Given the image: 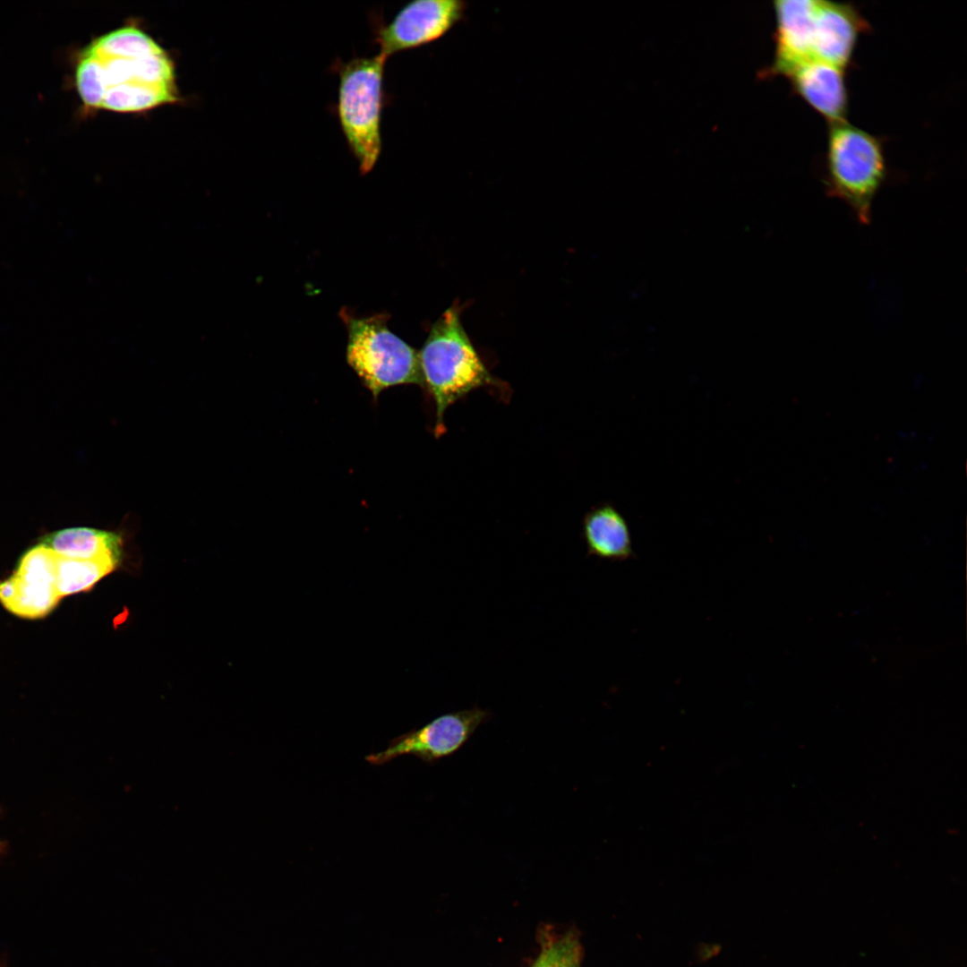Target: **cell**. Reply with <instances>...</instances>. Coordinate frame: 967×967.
<instances>
[{
	"label": "cell",
	"mask_w": 967,
	"mask_h": 967,
	"mask_svg": "<svg viewBox=\"0 0 967 967\" xmlns=\"http://www.w3.org/2000/svg\"><path fill=\"white\" fill-rule=\"evenodd\" d=\"M75 86L84 106L138 113L179 100L168 53L134 25L109 31L79 55Z\"/></svg>",
	"instance_id": "cell-1"
},
{
	"label": "cell",
	"mask_w": 967,
	"mask_h": 967,
	"mask_svg": "<svg viewBox=\"0 0 967 967\" xmlns=\"http://www.w3.org/2000/svg\"><path fill=\"white\" fill-rule=\"evenodd\" d=\"M418 355L424 387L435 405L434 435L440 437L451 405L476 389L496 386L498 381L478 355L455 307L433 324Z\"/></svg>",
	"instance_id": "cell-2"
},
{
	"label": "cell",
	"mask_w": 967,
	"mask_h": 967,
	"mask_svg": "<svg viewBox=\"0 0 967 967\" xmlns=\"http://www.w3.org/2000/svg\"><path fill=\"white\" fill-rule=\"evenodd\" d=\"M825 169L826 193L843 201L861 224H869L873 200L886 176L881 140L846 121L829 124Z\"/></svg>",
	"instance_id": "cell-3"
},
{
	"label": "cell",
	"mask_w": 967,
	"mask_h": 967,
	"mask_svg": "<svg viewBox=\"0 0 967 967\" xmlns=\"http://www.w3.org/2000/svg\"><path fill=\"white\" fill-rule=\"evenodd\" d=\"M387 57H355L338 65V116L360 172L375 166L381 150L382 81Z\"/></svg>",
	"instance_id": "cell-4"
},
{
	"label": "cell",
	"mask_w": 967,
	"mask_h": 967,
	"mask_svg": "<svg viewBox=\"0 0 967 967\" xmlns=\"http://www.w3.org/2000/svg\"><path fill=\"white\" fill-rule=\"evenodd\" d=\"M347 361L373 398L386 389L424 387L419 355L391 332L384 316L349 318Z\"/></svg>",
	"instance_id": "cell-5"
},
{
	"label": "cell",
	"mask_w": 967,
	"mask_h": 967,
	"mask_svg": "<svg viewBox=\"0 0 967 967\" xmlns=\"http://www.w3.org/2000/svg\"><path fill=\"white\" fill-rule=\"evenodd\" d=\"M491 717L489 710L477 706L442 715L425 726L392 740L386 749L368 755L366 760L382 765L399 756L413 755L432 764L460 749Z\"/></svg>",
	"instance_id": "cell-6"
},
{
	"label": "cell",
	"mask_w": 967,
	"mask_h": 967,
	"mask_svg": "<svg viewBox=\"0 0 967 967\" xmlns=\"http://www.w3.org/2000/svg\"><path fill=\"white\" fill-rule=\"evenodd\" d=\"M57 555L43 543L25 552L12 576L0 580V603L25 619L48 615L62 599L56 589Z\"/></svg>",
	"instance_id": "cell-7"
},
{
	"label": "cell",
	"mask_w": 967,
	"mask_h": 967,
	"mask_svg": "<svg viewBox=\"0 0 967 967\" xmlns=\"http://www.w3.org/2000/svg\"><path fill=\"white\" fill-rule=\"evenodd\" d=\"M466 3L459 0H416L403 6L379 28L380 54L391 55L422 47L442 38L464 18Z\"/></svg>",
	"instance_id": "cell-8"
},
{
	"label": "cell",
	"mask_w": 967,
	"mask_h": 967,
	"mask_svg": "<svg viewBox=\"0 0 967 967\" xmlns=\"http://www.w3.org/2000/svg\"><path fill=\"white\" fill-rule=\"evenodd\" d=\"M867 21L851 4L815 0L811 58L845 69Z\"/></svg>",
	"instance_id": "cell-9"
},
{
	"label": "cell",
	"mask_w": 967,
	"mask_h": 967,
	"mask_svg": "<svg viewBox=\"0 0 967 967\" xmlns=\"http://www.w3.org/2000/svg\"><path fill=\"white\" fill-rule=\"evenodd\" d=\"M787 76L794 91L829 124L845 121L849 100L844 69L809 60Z\"/></svg>",
	"instance_id": "cell-10"
},
{
	"label": "cell",
	"mask_w": 967,
	"mask_h": 967,
	"mask_svg": "<svg viewBox=\"0 0 967 967\" xmlns=\"http://www.w3.org/2000/svg\"><path fill=\"white\" fill-rule=\"evenodd\" d=\"M815 0H779L776 14L775 55L772 74L788 75L794 68L812 60L811 34Z\"/></svg>",
	"instance_id": "cell-11"
},
{
	"label": "cell",
	"mask_w": 967,
	"mask_h": 967,
	"mask_svg": "<svg viewBox=\"0 0 967 967\" xmlns=\"http://www.w3.org/2000/svg\"><path fill=\"white\" fill-rule=\"evenodd\" d=\"M582 529L589 556L612 561L634 557L628 522L612 504L604 503L589 510L584 517Z\"/></svg>",
	"instance_id": "cell-12"
},
{
	"label": "cell",
	"mask_w": 967,
	"mask_h": 967,
	"mask_svg": "<svg viewBox=\"0 0 967 967\" xmlns=\"http://www.w3.org/2000/svg\"><path fill=\"white\" fill-rule=\"evenodd\" d=\"M41 543L57 555L70 559H110L120 561L122 556V538L119 535L92 527L58 530L44 536Z\"/></svg>",
	"instance_id": "cell-13"
},
{
	"label": "cell",
	"mask_w": 967,
	"mask_h": 967,
	"mask_svg": "<svg viewBox=\"0 0 967 967\" xmlns=\"http://www.w3.org/2000/svg\"><path fill=\"white\" fill-rule=\"evenodd\" d=\"M119 563L110 559L76 560L57 555L56 585L59 596L63 598L92 589Z\"/></svg>",
	"instance_id": "cell-14"
},
{
	"label": "cell",
	"mask_w": 967,
	"mask_h": 967,
	"mask_svg": "<svg viewBox=\"0 0 967 967\" xmlns=\"http://www.w3.org/2000/svg\"><path fill=\"white\" fill-rule=\"evenodd\" d=\"M580 959L578 939L569 933L543 945L532 967H580Z\"/></svg>",
	"instance_id": "cell-15"
},
{
	"label": "cell",
	"mask_w": 967,
	"mask_h": 967,
	"mask_svg": "<svg viewBox=\"0 0 967 967\" xmlns=\"http://www.w3.org/2000/svg\"><path fill=\"white\" fill-rule=\"evenodd\" d=\"M3 847H4V844L0 842V851H2Z\"/></svg>",
	"instance_id": "cell-16"
},
{
	"label": "cell",
	"mask_w": 967,
	"mask_h": 967,
	"mask_svg": "<svg viewBox=\"0 0 967 967\" xmlns=\"http://www.w3.org/2000/svg\"><path fill=\"white\" fill-rule=\"evenodd\" d=\"M0 967H4V966H0Z\"/></svg>",
	"instance_id": "cell-17"
}]
</instances>
